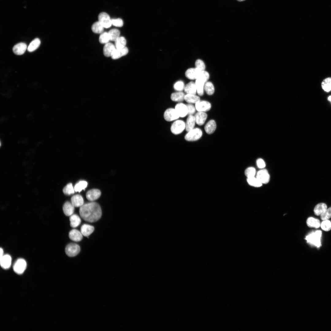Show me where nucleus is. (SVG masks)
I'll list each match as a JSON object with an SVG mask.
<instances>
[{"label":"nucleus","mask_w":331,"mask_h":331,"mask_svg":"<svg viewBox=\"0 0 331 331\" xmlns=\"http://www.w3.org/2000/svg\"><path fill=\"white\" fill-rule=\"evenodd\" d=\"M79 213L85 221L93 223L98 220L102 215L100 206L97 203L92 202L83 204L80 207Z\"/></svg>","instance_id":"nucleus-1"},{"label":"nucleus","mask_w":331,"mask_h":331,"mask_svg":"<svg viewBox=\"0 0 331 331\" xmlns=\"http://www.w3.org/2000/svg\"><path fill=\"white\" fill-rule=\"evenodd\" d=\"M321 231L317 230L312 231L307 235L305 238L307 242L312 245L319 248L321 245Z\"/></svg>","instance_id":"nucleus-2"},{"label":"nucleus","mask_w":331,"mask_h":331,"mask_svg":"<svg viewBox=\"0 0 331 331\" xmlns=\"http://www.w3.org/2000/svg\"><path fill=\"white\" fill-rule=\"evenodd\" d=\"M202 134V131L200 129L194 128L188 131L185 136V139L188 141H196L201 138Z\"/></svg>","instance_id":"nucleus-3"},{"label":"nucleus","mask_w":331,"mask_h":331,"mask_svg":"<svg viewBox=\"0 0 331 331\" xmlns=\"http://www.w3.org/2000/svg\"><path fill=\"white\" fill-rule=\"evenodd\" d=\"M185 129V123L181 120H175L172 124L170 130L173 134L177 135L181 133Z\"/></svg>","instance_id":"nucleus-4"},{"label":"nucleus","mask_w":331,"mask_h":331,"mask_svg":"<svg viewBox=\"0 0 331 331\" xmlns=\"http://www.w3.org/2000/svg\"><path fill=\"white\" fill-rule=\"evenodd\" d=\"M80 251L79 246L77 244L74 243H70L68 244L65 249L66 254L69 257H73L78 255Z\"/></svg>","instance_id":"nucleus-5"},{"label":"nucleus","mask_w":331,"mask_h":331,"mask_svg":"<svg viewBox=\"0 0 331 331\" xmlns=\"http://www.w3.org/2000/svg\"><path fill=\"white\" fill-rule=\"evenodd\" d=\"M27 263L22 258H19L17 260L13 266L14 271L18 274H22L25 270Z\"/></svg>","instance_id":"nucleus-6"},{"label":"nucleus","mask_w":331,"mask_h":331,"mask_svg":"<svg viewBox=\"0 0 331 331\" xmlns=\"http://www.w3.org/2000/svg\"><path fill=\"white\" fill-rule=\"evenodd\" d=\"M179 117L180 116L175 108H168L164 112V118L167 121H175L177 120Z\"/></svg>","instance_id":"nucleus-7"},{"label":"nucleus","mask_w":331,"mask_h":331,"mask_svg":"<svg viewBox=\"0 0 331 331\" xmlns=\"http://www.w3.org/2000/svg\"><path fill=\"white\" fill-rule=\"evenodd\" d=\"M98 21L104 28H109L112 25V19L105 12L101 13L98 16Z\"/></svg>","instance_id":"nucleus-8"},{"label":"nucleus","mask_w":331,"mask_h":331,"mask_svg":"<svg viewBox=\"0 0 331 331\" xmlns=\"http://www.w3.org/2000/svg\"><path fill=\"white\" fill-rule=\"evenodd\" d=\"M196 109L198 112H207L211 108L210 103L205 101H199L195 104Z\"/></svg>","instance_id":"nucleus-9"},{"label":"nucleus","mask_w":331,"mask_h":331,"mask_svg":"<svg viewBox=\"0 0 331 331\" xmlns=\"http://www.w3.org/2000/svg\"><path fill=\"white\" fill-rule=\"evenodd\" d=\"M256 177L262 184L268 183L270 180L269 174L268 171L264 169L258 171Z\"/></svg>","instance_id":"nucleus-10"},{"label":"nucleus","mask_w":331,"mask_h":331,"mask_svg":"<svg viewBox=\"0 0 331 331\" xmlns=\"http://www.w3.org/2000/svg\"><path fill=\"white\" fill-rule=\"evenodd\" d=\"M207 81L206 79L201 77H198L196 79L195 83L197 92L199 96H202L204 94V86Z\"/></svg>","instance_id":"nucleus-11"},{"label":"nucleus","mask_w":331,"mask_h":331,"mask_svg":"<svg viewBox=\"0 0 331 331\" xmlns=\"http://www.w3.org/2000/svg\"><path fill=\"white\" fill-rule=\"evenodd\" d=\"M201 71L196 67L192 68L187 70L185 71V74L186 77L189 79L196 80Z\"/></svg>","instance_id":"nucleus-12"},{"label":"nucleus","mask_w":331,"mask_h":331,"mask_svg":"<svg viewBox=\"0 0 331 331\" xmlns=\"http://www.w3.org/2000/svg\"><path fill=\"white\" fill-rule=\"evenodd\" d=\"M174 108L180 117H184L188 115L187 105L183 103H180L177 104Z\"/></svg>","instance_id":"nucleus-13"},{"label":"nucleus","mask_w":331,"mask_h":331,"mask_svg":"<svg viewBox=\"0 0 331 331\" xmlns=\"http://www.w3.org/2000/svg\"><path fill=\"white\" fill-rule=\"evenodd\" d=\"M11 257L10 255L8 254L4 255L0 257L1 267L4 269H8L11 265Z\"/></svg>","instance_id":"nucleus-14"},{"label":"nucleus","mask_w":331,"mask_h":331,"mask_svg":"<svg viewBox=\"0 0 331 331\" xmlns=\"http://www.w3.org/2000/svg\"><path fill=\"white\" fill-rule=\"evenodd\" d=\"M27 48L26 44L24 43L21 42L15 45L13 47V50L15 54L20 55L25 53Z\"/></svg>","instance_id":"nucleus-15"},{"label":"nucleus","mask_w":331,"mask_h":331,"mask_svg":"<svg viewBox=\"0 0 331 331\" xmlns=\"http://www.w3.org/2000/svg\"><path fill=\"white\" fill-rule=\"evenodd\" d=\"M101 195V191L97 189H92L88 191L86 194L87 199L90 201H93L98 199Z\"/></svg>","instance_id":"nucleus-16"},{"label":"nucleus","mask_w":331,"mask_h":331,"mask_svg":"<svg viewBox=\"0 0 331 331\" xmlns=\"http://www.w3.org/2000/svg\"><path fill=\"white\" fill-rule=\"evenodd\" d=\"M128 48L126 47L122 48H116L111 57L113 59H118L125 55L128 53Z\"/></svg>","instance_id":"nucleus-17"},{"label":"nucleus","mask_w":331,"mask_h":331,"mask_svg":"<svg viewBox=\"0 0 331 331\" xmlns=\"http://www.w3.org/2000/svg\"><path fill=\"white\" fill-rule=\"evenodd\" d=\"M69 236L71 240L77 242L80 241L83 238V235L81 232L76 229L70 230L69 233Z\"/></svg>","instance_id":"nucleus-18"},{"label":"nucleus","mask_w":331,"mask_h":331,"mask_svg":"<svg viewBox=\"0 0 331 331\" xmlns=\"http://www.w3.org/2000/svg\"><path fill=\"white\" fill-rule=\"evenodd\" d=\"M116 49L115 45L111 43H108L105 44L103 49L104 55L106 57L111 56L112 54Z\"/></svg>","instance_id":"nucleus-19"},{"label":"nucleus","mask_w":331,"mask_h":331,"mask_svg":"<svg viewBox=\"0 0 331 331\" xmlns=\"http://www.w3.org/2000/svg\"><path fill=\"white\" fill-rule=\"evenodd\" d=\"M74 207L71 202H66L64 204L63 210L65 215L67 216H70L73 214L74 210Z\"/></svg>","instance_id":"nucleus-20"},{"label":"nucleus","mask_w":331,"mask_h":331,"mask_svg":"<svg viewBox=\"0 0 331 331\" xmlns=\"http://www.w3.org/2000/svg\"><path fill=\"white\" fill-rule=\"evenodd\" d=\"M194 116L196 123L199 125H202L207 119V115L204 112H198Z\"/></svg>","instance_id":"nucleus-21"},{"label":"nucleus","mask_w":331,"mask_h":331,"mask_svg":"<svg viewBox=\"0 0 331 331\" xmlns=\"http://www.w3.org/2000/svg\"><path fill=\"white\" fill-rule=\"evenodd\" d=\"M71 202L74 207H81L83 205L84 200L81 196L76 195L71 197Z\"/></svg>","instance_id":"nucleus-22"},{"label":"nucleus","mask_w":331,"mask_h":331,"mask_svg":"<svg viewBox=\"0 0 331 331\" xmlns=\"http://www.w3.org/2000/svg\"><path fill=\"white\" fill-rule=\"evenodd\" d=\"M216 127L215 122L214 120H209L204 127L205 132L208 134H211L215 131Z\"/></svg>","instance_id":"nucleus-23"},{"label":"nucleus","mask_w":331,"mask_h":331,"mask_svg":"<svg viewBox=\"0 0 331 331\" xmlns=\"http://www.w3.org/2000/svg\"><path fill=\"white\" fill-rule=\"evenodd\" d=\"M94 230L93 226L87 224H84L81 227L80 231L83 235L88 236L93 232Z\"/></svg>","instance_id":"nucleus-24"},{"label":"nucleus","mask_w":331,"mask_h":331,"mask_svg":"<svg viewBox=\"0 0 331 331\" xmlns=\"http://www.w3.org/2000/svg\"><path fill=\"white\" fill-rule=\"evenodd\" d=\"M184 90L187 94H196L197 89L195 83L190 82L185 86Z\"/></svg>","instance_id":"nucleus-25"},{"label":"nucleus","mask_w":331,"mask_h":331,"mask_svg":"<svg viewBox=\"0 0 331 331\" xmlns=\"http://www.w3.org/2000/svg\"><path fill=\"white\" fill-rule=\"evenodd\" d=\"M185 95L184 93L182 91H177L171 94L170 98L173 101L181 102L185 100Z\"/></svg>","instance_id":"nucleus-26"},{"label":"nucleus","mask_w":331,"mask_h":331,"mask_svg":"<svg viewBox=\"0 0 331 331\" xmlns=\"http://www.w3.org/2000/svg\"><path fill=\"white\" fill-rule=\"evenodd\" d=\"M196 123L195 116L192 115H189L185 123L186 131L188 132L194 128Z\"/></svg>","instance_id":"nucleus-27"},{"label":"nucleus","mask_w":331,"mask_h":331,"mask_svg":"<svg viewBox=\"0 0 331 331\" xmlns=\"http://www.w3.org/2000/svg\"><path fill=\"white\" fill-rule=\"evenodd\" d=\"M306 223L308 226L310 228H317L321 226L319 220L312 217H310L307 219Z\"/></svg>","instance_id":"nucleus-28"},{"label":"nucleus","mask_w":331,"mask_h":331,"mask_svg":"<svg viewBox=\"0 0 331 331\" xmlns=\"http://www.w3.org/2000/svg\"><path fill=\"white\" fill-rule=\"evenodd\" d=\"M327 208L326 205L324 203L317 204L314 207V212L317 216L320 215Z\"/></svg>","instance_id":"nucleus-29"},{"label":"nucleus","mask_w":331,"mask_h":331,"mask_svg":"<svg viewBox=\"0 0 331 331\" xmlns=\"http://www.w3.org/2000/svg\"><path fill=\"white\" fill-rule=\"evenodd\" d=\"M185 100L189 104H196L200 101V98L196 94H186L185 96Z\"/></svg>","instance_id":"nucleus-30"},{"label":"nucleus","mask_w":331,"mask_h":331,"mask_svg":"<svg viewBox=\"0 0 331 331\" xmlns=\"http://www.w3.org/2000/svg\"><path fill=\"white\" fill-rule=\"evenodd\" d=\"M70 226L73 228H75L78 226L81 223V219L80 217L76 214H73L70 217Z\"/></svg>","instance_id":"nucleus-31"},{"label":"nucleus","mask_w":331,"mask_h":331,"mask_svg":"<svg viewBox=\"0 0 331 331\" xmlns=\"http://www.w3.org/2000/svg\"><path fill=\"white\" fill-rule=\"evenodd\" d=\"M40 41L39 39L36 38L30 43L27 48V50L30 52H32L36 50L40 46Z\"/></svg>","instance_id":"nucleus-32"},{"label":"nucleus","mask_w":331,"mask_h":331,"mask_svg":"<svg viewBox=\"0 0 331 331\" xmlns=\"http://www.w3.org/2000/svg\"><path fill=\"white\" fill-rule=\"evenodd\" d=\"M323 90L328 92L331 91V77H328L323 80L321 84Z\"/></svg>","instance_id":"nucleus-33"},{"label":"nucleus","mask_w":331,"mask_h":331,"mask_svg":"<svg viewBox=\"0 0 331 331\" xmlns=\"http://www.w3.org/2000/svg\"><path fill=\"white\" fill-rule=\"evenodd\" d=\"M104 28L98 21L94 23L91 27L93 32L96 33H101L103 32Z\"/></svg>","instance_id":"nucleus-34"},{"label":"nucleus","mask_w":331,"mask_h":331,"mask_svg":"<svg viewBox=\"0 0 331 331\" xmlns=\"http://www.w3.org/2000/svg\"><path fill=\"white\" fill-rule=\"evenodd\" d=\"M115 42V45L116 49L122 48L126 47L127 41L123 36L119 37Z\"/></svg>","instance_id":"nucleus-35"},{"label":"nucleus","mask_w":331,"mask_h":331,"mask_svg":"<svg viewBox=\"0 0 331 331\" xmlns=\"http://www.w3.org/2000/svg\"><path fill=\"white\" fill-rule=\"evenodd\" d=\"M111 41H115L119 37L120 32L117 29H114L110 30L108 32Z\"/></svg>","instance_id":"nucleus-36"},{"label":"nucleus","mask_w":331,"mask_h":331,"mask_svg":"<svg viewBox=\"0 0 331 331\" xmlns=\"http://www.w3.org/2000/svg\"><path fill=\"white\" fill-rule=\"evenodd\" d=\"M247 181L249 185L254 187H260L262 184L258 179L255 177L247 178Z\"/></svg>","instance_id":"nucleus-37"},{"label":"nucleus","mask_w":331,"mask_h":331,"mask_svg":"<svg viewBox=\"0 0 331 331\" xmlns=\"http://www.w3.org/2000/svg\"><path fill=\"white\" fill-rule=\"evenodd\" d=\"M204 89L207 93L209 95H212L215 92V88L213 84L210 82H207L205 83Z\"/></svg>","instance_id":"nucleus-38"},{"label":"nucleus","mask_w":331,"mask_h":331,"mask_svg":"<svg viewBox=\"0 0 331 331\" xmlns=\"http://www.w3.org/2000/svg\"><path fill=\"white\" fill-rule=\"evenodd\" d=\"M87 183L86 181H80L75 185L74 188L75 191L76 192H80L82 190H84L87 187Z\"/></svg>","instance_id":"nucleus-39"},{"label":"nucleus","mask_w":331,"mask_h":331,"mask_svg":"<svg viewBox=\"0 0 331 331\" xmlns=\"http://www.w3.org/2000/svg\"><path fill=\"white\" fill-rule=\"evenodd\" d=\"M75 190L72 184L70 183L67 184L63 188V192L66 195H70L74 193Z\"/></svg>","instance_id":"nucleus-40"},{"label":"nucleus","mask_w":331,"mask_h":331,"mask_svg":"<svg viewBox=\"0 0 331 331\" xmlns=\"http://www.w3.org/2000/svg\"><path fill=\"white\" fill-rule=\"evenodd\" d=\"M110 40V38L108 32H104L101 33L99 37V41L101 43L106 44L108 43Z\"/></svg>","instance_id":"nucleus-41"},{"label":"nucleus","mask_w":331,"mask_h":331,"mask_svg":"<svg viewBox=\"0 0 331 331\" xmlns=\"http://www.w3.org/2000/svg\"><path fill=\"white\" fill-rule=\"evenodd\" d=\"M185 86L184 82L179 80L175 83L173 85V88L177 91H182L184 90Z\"/></svg>","instance_id":"nucleus-42"},{"label":"nucleus","mask_w":331,"mask_h":331,"mask_svg":"<svg viewBox=\"0 0 331 331\" xmlns=\"http://www.w3.org/2000/svg\"><path fill=\"white\" fill-rule=\"evenodd\" d=\"M256 173L255 168L253 167H249L247 168L245 172V175L247 178L255 177Z\"/></svg>","instance_id":"nucleus-43"},{"label":"nucleus","mask_w":331,"mask_h":331,"mask_svg":"<svg viewBox=\"0 0 331 331\" xmlns=\"http://www.w3.org/2000/svg\"><path fill=\"white\" fill-rule=\"evenodd\" d=\"M320 226L323 230L326 231H329L331 229V222L328 220H323Z\"/></svg>","instance_id":"nucleus-44"},{"label":"nucleus","mask_w":331,"mask_h":331,"mask_svg":"<svg viewBox=\"0 0 331 331\" xmlns=\"http://www.w3.org/2000/svg\"><path fill=\"white\" fill-rule=\"evenodd\" d=\"M320 218L323 220H328L331 218V207L327 209L321 215Z\"/></svg>","instance_id":"nucleus-45"},{"label":"nucleus","mask_w":331,"mask_h":331,"mask_svg":"<svg viewBox=\"0 0 331 331\" xmlns=\"http://www.w3.org/2000/svg\"><path fill=\"white\" fill-rule=\"evenodd\" d=\"M195 66L196 68L201 71L204 70L205 68V66L204 63L202 60L200 59H197L196 61Z\"/></svg>","instance_id":"nucleus-46"},{"label":"nucleus","mask_w":331,"mask_h":331,"mask_svg":"<svg viewBox=\"0 0 331 331\" xmlns=\"http://www.w3.org/2000/svg\"><path fill=\"white\" fill-rule=\"evenodd\" d=\"M112 25L117 27H121L123 25V21L120 18L112 19Z\"/></svg>","instance_id":"nucleus-47"},{"label":"nucleus","mask_w":331,"mask_h":331,"mask_svg":"<svg viewBox=\"0 0 331 331\" xmlns=\"http://www.w3.org/2000/svg\"><path fill=\"white\" fill-rule=\"evenodd\" d=\"M186 105L188 109V115H192L196 112L195 107L191 104H188Z\"/></svg>","instance_id":"nucleus-48"},{"label":"nucleus","mask_w":331,"mask_h":331,"mask_svg":"<svg viewBox=\"0 0 331 331\" xmlns=\"http://www.w3.org/2000/svg\"><path fill=\"white\" fill-rule=\"evenodd\" d=\"M256 163L258 167L260 169H263L265 166V162L261 158L258 159L257 160Z\"/></svg>","instance_id":"nucleus-49"},{"label":"nucleus","mask_w":331,"mask_h":331,"mask_svg":"<svg viewBox=\"0 0 331 331\" xmlns=\"http://www.w3.org/2000/svg\"><path fill=\"white\" fill-rule=\"evenodd\" d=\"M4 255V252L3 249L1 248L0 249V257H2Z\"/></svg>","instance_id":"nucleus-50"},{"label":"nucleus","mask_w":331,"mask_h":331,"mask_svg":"<svg viewBox=\"0 0 331 331\" xmlns=\"http://www.w3.org/2000/svg\"><path fill=\"white\" fill-rule=\"evenodd\" d=\"M328 100L331 102V95L329 96L328 98Z\"/></svg>","instance_id":"nucleus-51"},{"label":"nucleus","mask_w":331,"mask_h":331,"mask_svg":"<svg viewBox=\"0 0 331 331\" xmlns=\"http://www.w3.org/2000/svg\"><path fill=\"white\" fill-rule=\"evenodd\" d=\"M237 0L238 1H239V2H242V1H245V0Z\"/></svg>","instance_id":"nucleus-52"}]
</instances>
